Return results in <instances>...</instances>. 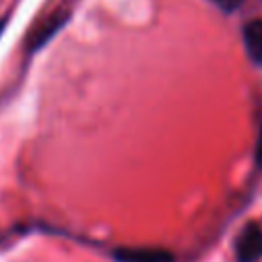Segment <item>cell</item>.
<instances>
[{
  "instance_id": "obj_1",
  "label": "cell",
  "mask_w": 262,
  "mask_h": 262,
  "mask_svg": "<svg viewBox=\"0 0 262 262\" xmlns=\"http://www.w3.org/2000/svg\"><path fill=\"white\" fill-rule=\"evenodd\" d=\"M262 260V223L248 221L235 239V262Z\"/></svg>"
},
{
  "instance_id": "obj_2",
  "label": "cell",
  "mask_w": 262,
  "mask_h": 262,
  "mask_svg": "<svg viewBox=\"0 0 262 262\" xmlns=\"http://www.w3.org/2000/svg\"><path fill=\"white\" fill-rule=\"evenodd\" d=\"M117 262H176L174 254L166 248L154 246H123L113 250Z\"/></svg>"
},
{
  "instance_id": "obj_3",
  "label": "cell",
  "mask_w": 262,
  "mask_h": 262,
  "mask_svg": "<svg viewBox=\"0 0 262 262\" xmlns=\"http://www.w3.org/2000/svg\"><path fill=\"white\" fill-rule=\"evenodd\" d=\"M66 20H68V14L63 12V14H51V16H47L45 20H41L33 31H31V35H29V39H27V51L29 53H35L37 49H41L63 25H66Z\"/></svg>"
},
{
  "instance_id": "obj_4",
  "label": "cell",
  "mask_w": 262,
  "mask_h": 262,
  "mask_svg": "<svg viewBox=\"0 0 262 262\" xmlns=\"http://www.w3.org/2000/svg\"><path fill=\"white\" fill-rule=\"evenodd\" d=\"M244 47L248 51V57L262 66V18H254V20H248L244 25Z\"/></svg>"
},
{
  "instance_id": "obj_5",
  "label": "cell",
  "mask_w": 262,
  "mask_h": 262,
  "mask_svg": "<svg viewBox=\"0 0 262 262\" xmlns=\"http://www.w3.org/2000/svg\"><path fill=\"white\" fill-rule=\"evenodd\" d=\"M209 2H211V4H215L221 12L231 14V12L239 10V8H242V4H244L246 0H209Z\"/></svg>"
},
{
  "instance_id": "obj_6",
  "label": "cell",
  "mask_w": 262,
  "mask_h": 262,
  "mask_svg": "<svg viewBox=\"0 0 262 262\" xmlns=\"http://www.w3.org/2000/svg\"><path fill=\"white\" fill-rule=\"evenodd\" d=\"M254 162H256V168L262 170V125H260L258 141H256V147H254Z\"/></svg>"
},
{
  "instance_id": "obj_7",
  "label": "cell",
  "mask_w": 262,
  "mask_h": 262,
  "mask_svg": "<svg viewBox=\"0 0 262 262\" xmlns=\"http://www.w3.org/2000/svg\"><path fill=\"white\" fill-rule=\"evenodd\" d=\"M4 27H6V18L0 20V35H2V31H4Z\"/></svg>"
}]
</instances>
